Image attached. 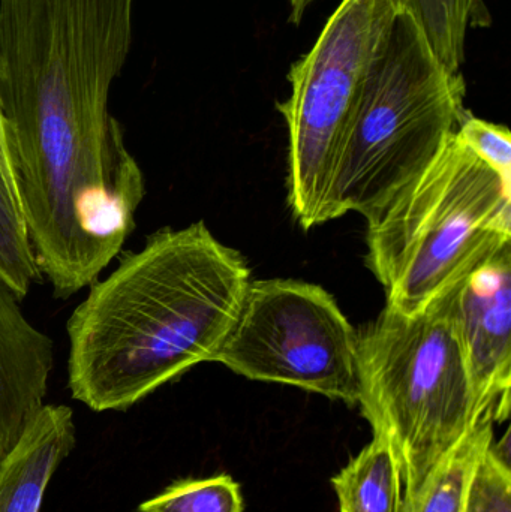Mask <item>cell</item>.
I'll return each instance as SVG.
<instances>
[{
    "mask_svg": "<svg viewBox=\"0 0 511 512\" xmlns=\"http://www.w3.org/2000/svg\"><path fill=\"white\" fill-rule=\"evenodd\" d=\"M132 17L134 0H0V110L27 233L57 298L98 280L146 197L108 108Z\"/></svg>",
    "mask_w": 511,
    "mask_h": 512,
    "instance_id": "obj_1",
    "label": "cell"
},
{
    "mask_svg": "<svg viewBox=\"0 0 511 512\" xmlns=\"http://www.w3.org/2000/svg\"><path fill=\"white\" fill-rule=\"evenodd\" d=\"M251 283L245 258L204 222L147 237L119 256L72 312L68 387L92 411H126L210 363Z\"/></svg>",
    "mask_w": 511,
    "mask_h": 512,
    "instance_id": "obj_2",
    "label": "cell"
},
{
    "mask_svg": "<svg viewBox=\"0 0 511 512\" xmlns=\"http://www.w3.org/2000/svg\"><path fill=\"white\" fill-rule=\"evenodd\" d=\"M465 93L462 72L444 66L416 21L398 12L345 132L327 221L380 215L458 132L470 113Z\"/></svg>",
    "mask_w": 511,
    "mask_h": 512,
    "instance_id": "obj_3",
    "label": "cell"
},
{
    "mask_svg": "<svg viewBox=\"0 0 511 512\" xmlns=\"http://www.w3.org/2000/svg\"><path fill=\"white\" fill-rule=\"evenodd\" d=\"M366 242L386 306L419 312L511 243V186L455 134L368 222Z\"/></svg>",
    "mask_w": 511,
    "mask_h": 512,
    "instance_id": "obj_4",
    "label": "cell"
},
{
    "mask_svg": "<svg viewBox=\"0 0 511 512\" xmlns=\"http://www.w3.org/2000/svg\"><path fill=\"white\" fill-rule=\"evenodd\" d=\"M456 286L419 312L386 306L359 333L357 405L375 438L398 454L405 496L485 418L459 328Z\"/></svg>",
    "mask_w": 511,
    "mask_h": 512,
    "instance_id": "obj_5",
    "label": "cell"
},
{
    "mask_svg": "<svg viewBox=\"0 0 511 512\" xmlns=\"http://www.w3.org/2000/svg\"><path fill=\"white\" fill-rule=\"evenodd\" d=\"M398 12L395 0H341L291 66L290 96L278 108L288 128V204L303 230L329 222L345 132Z\"/></svg>",
    "mask_w": 511,
    "mask_h": 512,
    "instance_id": "obj_6",
    "label": "cell"
},
{
    "mask_svg": "<svg viewBox=\"0 0 511 512\" xmlns=\"http://www.w3.org/2000/svg\"><path fill=\"white\" fill-rule=\"evenodd\" d=\"M213 363L251 381L359 402V331L315 283L251 280Z\"/></svg>",
    "mask_w": 511,
    "mask_h": 512,
    "instance_id": "obj_7",
    "label": "cell"
},
{
    "mask_svg": "<svg viewBox=\"0 0 511 512\" xmlns=\"http://www.w3.org/2000/svg\"><path fill=\"white\" fill-rule=\"evenodd\" d=\"M459 328L480 415H510L511 243L471 271L455 291Z\"/></svg>",
    "mask_w": 511,
    "mask_h": 512,
    "instance_id": "obj_8",
    "label": "cell"
},
{
    "mask_svg": "<svg viewBox=\"0 0 511 512\" xmlns=\"http://www.w3.org/2000/svg\"><path fill=\"white\" fill-rule=\"evenodd\" d=\"M0 277V460L32 426L47 396L53 340L33 327Z\"/></svg>",
    "mask_w": 511,
    "mask_h": 512,
    "instance_id": "obj_9",
    "label": "cell"
},
{
    "mask_svg": "<svg viewBox=\"0 0 511 512\" xmlns=\"http://www.w3.org/2000/svg\"><path fill=\"white\" fill-rule=\"evenodd\" d=\"M74 447L71 408L44 405L14 450L0 460V512H39L51 477Z\"/></svg>",
    "mask_w": 511,
    "mask_h": 512,
    "instance_id": "obj_10",
    "label": "cell"
},
{
    "mask_svg": "<svg viewBox=\"0 0 511 512\" xmlns=\"http://www.w3.org/2000/svg\"><path fill=\"white\" fill-rule=\"evenodd\" d=\"M339 512H405L404 474L398 454L383 438L372 439L332 478Z\"/></svg>",
    "mask_w": 511,
    "mask_h": 512,
    "instance_id": "obj_11",
    "label": "cell"
},
{
    "mask_svg": "<svg viewBox=\"0 0 511 512\" xmlns=\"http://www.w3.org/2000/svg\"><path fill=\"white\" fill-rule=\"evenodd\" d=\"M494 418L471 427L431 469L416 492L405 496V512H464L468 489L494 438Z\"/></svg>",
    "mask_w": 511,
    "mask_h": 512,
    "instance_id": "obj_12",
    "label": "cell"
},
{
    "mask_svg": "<svg viewBox=\"0 0 511 512\" xmlns=\"http://www.w3.org/2000/svg\"><path fill=\"white\" fill-rule=\"evenodd\" d=\"M410 15L444 66L462 72L470 29L488 21L483 0H395Z\"/></svg>",
    "mask_w": 511,
    "mask_h": 512,
    "instance_id": "obj_13",
    "label": "cell"
},
{
    "mask_svg": "<svg viewBox=\"0 0 511 512\" xmlns=\"http://www.w3.org/2000/svg\"><path fill=\"white\" fill-rule=\"evenodd\" d=\"M41 276L23 213L0 171V277L23 301Z\"/></svg>",
    "mask_w": 511,
    "mask_h": 512,
    "instance_id": "obj_14",
    "label": "cell"
},
{
    "mask_svg": "<svg viewBox=\"0 0 511 512\" xmlns=\"http://www.w3.org/2000/svg\"><path fill=\"white\" fill-rule=\"evenodd\" d=\"M240 486L227 474L176 481L161 495L143 502L140 512H243Z\"/></svg>",
    "mask_w": 511,
    "mask_h": 512,
    "instance_id": "obj_15",
    "label": "cell"
},
{
    "mask_svg": "<svg viewBox=\"0 0 511 512\" xmlns=\"http://www.w3.org/2000/svg\"><path fill=\"white\" fill-rule=\"evenodd\" d=\"M510 432L492 442L477 466L464 512H511Z\"/></svg>",
    "mask_w": 511,
    "mask_h": 512,
    "instance_id": "obj_16",
    "label": "cell"
},
{
    "mask_svg": "<svg viewBox=\"0 0 511 512\" xmlns=\"http://www.w3.org/2000/svg\"><path fill=\"white\" fill-rule=\"evenodd\" d=\"M456 135L480 161L511 186V135L506 126L468 113Z\"/></svg>",
    "mask_w": 511,
    "mask_h": 512,
    "instance_id": "obj_17",
    "label": "cell"
},
{
    "mask_svg": "<svg viewBox=\"0 0 511 512\" xmlns=\"http://www.w3.org/2000/svg\"><path fill=\"white\" fill-rule=\"evenodd\" d=\"M0 171L3 179L11 191L12 198L21 210L20 197H18L17 182H15L14 167L9 156L8 141H6L5 122H3L2 110H0Z\"/></svg>",
    "mask_w": 511,
    "mask_h": 512,
    "instance_id": "obj_18",
    "label": "cell"
},
{
    "mask_svg": "<svg viewBox=\"0 0 511 512\" xmlns=\"http://www.w3.org/2000/svg\"><path fill=\"white\" fill-rule=\"evenodd\" d=\"M290 2V21L293 24H300L305 17L306 11L315 0H288Z\"/></svg>",
    "mask_w": 511,
    "mask_h": 512,
    "instance_id": "obj_19",
    "label": "cell"
}]
</instances>
